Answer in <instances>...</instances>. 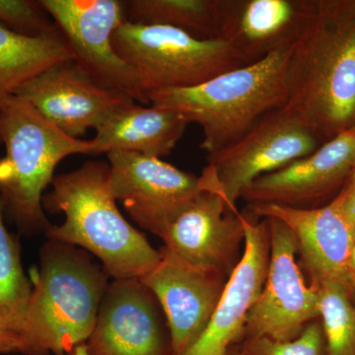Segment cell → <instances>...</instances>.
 Returning a JSON list of instances; mask_svg holds the SVG:
<instances>
[{
  "mask_svg": "<svg viewBox=\"0 0 355 355\" xmlns=\"http://www.w3.org/2000/svg\"><path fill=\"white\" fill-rule=\"evenodd\" d=\"M109 279L85 250L53 240L44 243L20 336V354L69 355L85 345Z\"/></svg>",
  "mask_w": 355,
  "mask_h": 355,
  "instance_id": "3957f363",
  "label": "cell"
},
{
  "mask_svg": "<svg viewBox=\"0 0 355 355\" xmlns=\"http://www.w3.org/2000/svg\"><path fill=\"white\" fill-rule=\"evenodd\" d=\"M2 144V139H1V135H0V146H1Z\"/></svg>",
  "mask_w": 355,
  "mask_h": 355,
  "instance_id": "4dcf8cb0",
  "label": "cell"
},
{
  "mask_svg": "<svg viewBox=\"0 0 355 355\" xmlns=\"http://www.w3.org/2000/svg\"><path fill=\"white\" fill-rule=\"evenodd\" d=\"M202 181L205 190L168 225L161 239L187 263L229 277L241 259L243 216L231 209L220 191Z\"/></svg>",
  "mask_w": 355,
  "mask_h": 355,
  "instance_id": "5bb4252c",
  "label": "cell"
},
{
  "mask_svg": "<svg viewBox=\"0 0 355 355\" xmlns=\"http://www.w3.org/2000/svg\"><path fill=\"white\" fill-rule=\"evenodd\" d=\"M69 355H88L85 345H79L76 349L72 350Z\"/></svg>",
  "mask_w": 355,
  "mask_h": 355,
  "instance_id": "f1b7e54d",
  "label": "cell"
},
{
  "mask_svg": "<svg viewBox=\"0 0 355 355\" xmlns=\"http://www.w3.org/2000/svg\"><path fill=\"white\" fill-rule=\"evenodd\" d=\"M229 355H241L240 354L239 345H234L232 349H230Z\"/></svg>",
  "mask_w": 355,
  "mask_h": 355,
  "instance_id": "f546056e",
  "label": "cell"
},
{
  "mask_svg": "<svg viewBox=\"0 0 355 355\" xmlns=\"http://www.w3.org/2000/svg\"><path fill=\"white\" fill-rule=\"evenodd\" d=\"M257 218H275L293 233L301 265L310 275L311 284L326 280L340 282L355 295L350 273V254L355 243V227L335 205L301 209L270 203L248 205Z\"/></svg>",
  "mask_w": 355,
  "mask_h": 355,
  "instance_id": "2e32d148",
  "label": "cell"
},
{
  "mask_svg": "<svg viewBox=\"0 0 355 355\" xmlns=\"http://www.w3.org/2000/svg\"><path fill=\"white\" fill-rule=\"evenodd\" d=\"M239 350L241 355H327L323 326L318 319L308 324L294 340L282 342L266 336L245 338Z\"/></svg>",
  "mask_w": 355,
  "mask_h": 355,
  "instance_id": "cb8c5ba5",
  "label": "cell"
},
{
  "mask_svg": "<svg viewBox=\"0 0 355 355\" xmlns=\"http://www.w3.org/2000/svg\"><path fill=\"white\" fill-rule=\"evenodd\" d=\"M331 203L335 205L355 227V162L343 184L342 191Z\"/></svg>",
  "mask_w": 355,
  "mask_h": 355,
  "instance_id": "484cf974",
  "label": "cell"
},
{
  "mask_svg": "<svg viewBox=\"0 0 355 355\" xmlns=\"http://www.w3.org/2000/svg\"><path fill=\"white\" fill-rule=\"evenodd\" d=\"M354 128V130H355V127H354V128Z\"/></svg>",
  "mask_w": 355,
  "mask_h": 355,
  "instance_id": "1f68e13d",
  "label": "cell"
},
{
  "mask_svg": "<svg viewBox=\"0 0 355 355\" xmlns=\"http://www.w3.org/2000/svg\"><path fill=\"white\" fill-rule=\"evenodd\" d=\"M245 250L231 273L209 323L190 349L182 355H229L244 340L246 320L261 293L270 263L268 219L242 214Z\"/></svg>",
  "mask_w": 355,
  "mask_h": 355,
  "instance_id": "9a60e30c",
  "label": "cell"
},
{
  "mask_svg": "<svg viewBox=\"0 0 355 355\" xmlns=\"http://www.w3.org/2000/svg\"><path fill=\"white\" fill-rule=\"evenodd\" d=\"M3 214L0 202V327L20 338L33 287L21 263L19 242L7 231Z\"/></svg>",
  "mask_w": 355,
  "mask_h": 355,
  "instance_id": "7402d4cb",
  "label": "cell"
},
{
  "mask_svg": "<svg viewBox=\"0 0 355 355\" xmlns=\"http://www.w3.org/2000/svg\"><path fill=\"white\" fill-rule=\"evenodd\" d=\"M113 44L135 70L147 97L159 91L195 87L246 65L225 42L200 41L165 26L125 21L114 32Z\"/></svg>",
  "mask_w": 355,
  "mask_h": 355,
  "instance_id": "8992f818",
  "label": "cell"
},
{
  "mask_svg": "<svg viewBox=\"0 0 355 355\" xmlns=\"http://www.w3.org/2000/svg\"><path fill=\"white\" fill-rule=\"evenodd\" d=\"M20 352L19 336L0 327V354H11V352Z\"/></svg>",
  "mask_w": 355,
  "mask_h": 355,
  "instance_id": "4316f807",
  "label": "cell"
},
{
  "mask_svg": "<svg viewBox=\"0 0 355 355\" xmlns=\"http://www.w3.org/2000/svg\"><path fill=\"white\" fill-rule=\"evenodd\" d=\"M188 125L174 110L132 103L96 130L93 155L125 151L162 159L171 154Z\"/></svg>",
  "mask_w": 355,
  "mask_h": 355,
  "instance_id": "d6986e66",
  "label": "cell"
},
{
  "mask_svg": "<svg viewBox=\"0 0 355 355\" xmlns=\"http://www.w3.org/2000/svg\"><path fill=\"white\" fill-rule=\"evenodd\" d=\"M125 22L165 26L200 41H214L219 34V0H132L125 2Z\"/></svg>",
  "mask_w": 355,
  "mask_h": 355,
  "instance_id": "44dd1931",
  "label": "cell"
},
{
  "mask_svg": "<svg viewBox=\"0 0 355 355\" xmlns=\"http://www.w3.org/2000/svg\"><path fill=\"white\" fill-rule=\"evenodd\" d=\"M69 58L71 53L60 33L31 38L0 25V107L23 84Z\"/></svg>",
  "mask_w": 355,
  "mask_h": 355,
  "instance_id": "ffe728a7",
  "label": "cell"
},
{
  "mask_svg": "<svg viewBox=\"0 0 355 355\" xmlns=\"http://www.w3.org/2000/svg\"><path fill=\"white\" fill-rule=\"evenodd\" d=\"M355 162V130L350 128L277 171L257 178L242 191L248 203L317 209L318 202L345 182Z\"/></svg>",
  "mask_w": 355,
  "mask_h": 355,
  "instance_id": "e0dca14e",
  "label": "cell"
},
{
  "mask_svg": "<svg viewBox=\"0 0 355 355\" xmlns=\"http://www.w3.org/2000/svg\"><path fill=\"white\" fill-rule=\"evenodd\" d=\"M293 44L195 87L151 93L149 104L174 110L200 125V148L207 155L216 153L241 139L266 114L286 106Z\"/></svg>",
  "mask_w": 355,
  "mask_h": 355,
  "instance_id": "277c9868",
  "label": "cell"
},
{
  "mask_svg": "<svg viewBox=\"0 0 355 355\" xmlns=\"http://www.w3.org/2000/svg\"><path fill=\"white\" fill-rule=\"evenodd\" d=\"M110 166L88 161L74 171L55 176L43 197L51 214L64 212L60 225H50L46 237L85 250L101 261L113 279H140L157 265L160 252L123 217L110 188Z\"/></svg>",
  "mask_w": 355,
  "mask_h": 355,
  "instance_id": "7a4b0ae2",
  "label": "cell"
},
{
  "mask_svg": "<svg viewBox=\"0 0 355 355\" xmlns=\"http://www.w3.org/2000/svg\"><path fill=\"white\" fill-rule=\"evenodd\" d=\"M320 141L286 110L263 116L234 144L207 156L203 172L231 209L257 178L277 171L316 151Z\"/></svg>",
  "mask_w": 355,
  "mask_h": 355,
  "instance_id": "ba28073f",
  "label": "cell"
},
{
  "mask_svg": "<svg viewBox=\"0 0 355 355\" xmlns=\"http://www.w3.org/2000/svg\"><path fill=\"white\" fill-rule=\"evenodd\" d=\"M0 135L6 156L0 159V202L22 234L46 233L51 223L43 191L55 168L70 155H93L92 139L70 137L44 118L30 103L12 96L0 107Z\"/></svg>",
  "mask_w": 355,
  "mask_h": 355,
  "instance_id": "5b68a950",
  "label": "cell"
},
{
  "mask_svg": "<svg viewBox=\"0 0 355 355\" xmlns=\"http://www.w3.org/2000/svg\"><path fill=\"white\" fill-rule=\"evenodd\" d=\"M350 273H352V282L355 288V243L350 254Z\"/></svg>",
  "mask_w": 355,
  "mask_h": 355,
  "instance_id": "83f0119b",
  "label": "cell"
},
{
  "mask_svg": "<svg viewBox=\"0 0 355 355\" xmlns=\"http://www.w3.org/2000/svg\"><path fill=\"white\" fill-rule=\"evenodd\" d=\"M159 252L157 265L139 279L164 312L174 355H182L202 335L229 277L191 265L164 246Z\"/></svg>",
  "mask_w": 355,
  "mask_h": 355,
  "instance_id": "4fadbf2b",
  "label": "cell"
},
{
  "mask_svg": "<svg viewBox=\"0 0 355 355\" xmlns=\"http://www.w3.org/2000/svg\"><path fill=\"white\" fill-rule=\"evenodd\" d=\"M314 6L309 0H219L218 40L254 64L295 43Z\"/></svg>",
  "mask_w": 355,
  "mask_h": 355,
  "instance_id": "ac0fdd59",
  "label": "cell"
},
{
  "mask_svg": "<svg viewBox=\"0 0 355 355\" xmlns=\"http://www.w3.org/2000/svg\"><path fill=\"white\" fill-rule=\"evenodd\" d=\"M0 25L31 38L60 33L41 0H0Z\"/></svg>",
  "mask_w": 355,
  "mask_h": 355,
  "instance_id": "d4e9b609",
  "label": "cell"
},
{
  "mask_svg": "<svg viewBox=\"0 0 355 355\" xmlns=\"http://www.w3.org/2000/svg\"><path fill=\"white\" fill-rule=\"evenodd\" d=\"M287 113L324 144L355 127V2L315 1L287 67Z\"/></svg>",
  "mask_w": 355,
  "mask_h": 355,
  "instance_id": "6da1fadb",
  "label": "cell"
},
{
  "mask_svg": "<svg viewBox=\"0 0 355 355\" xmlns=\"http://www.w3.org/2000/svg\"><path fill=\"white\" fill-rule=\"evenodd\" d=\"M110 188L133 221L161 238L205 189L202 177L161 158L125 151L107 153Z\"/></svg>",
  "mask_w": 355,
  "mask_h": 355,
  "instance_id": "30bf717a",
  "label": "cell"
},
{
  "mask_svg": "<svg viewBox=\"0 0 355 355\" xmlns=\"http://www.w3.org/2000/svg\"><path fill=\"white\" fill-rule=\"evenodd\" d=\"M317 286L327 355H355L354 294L334 280Z\"/></svg>",
  "mask_w": 355,
  "mask_h": 355,
  "instance_id": "603a6c76",
  "label": "cell"
},
{
  "mask_svg": "<svg viewBox=\"0 0 355 355\" xmlns=\"http://www.w3.org/2000/svg\"><path fill=\"white\" fill-rule=\"evenodd\" d=\"M69 46L72 60L102 87L149 106L135 70L114 50V32L125 21L120 0H41Z\"/></svg>",
  "mask_w": 355,
  "mask_h": 355,
  "instance_id": "52a82bcc",
  "label": "cell"
},
{
  "mask_svg": "<svg viewBox=\"0 0 355 355\" xmlns=\"http://www.w3.org/2000/svg\"><path fill=\"white\" fill-rule=\"evenodd\" d=\"M73 139H83L119 109L135 103L127 94L102 87L72 58L58 62L23 84L15 94Z\"/></svg>",
  "mask_w": 355,
  "mask_h": 355,
  "instance_id": "7c38bea8",
  "label": "cell"
},
{
  "mask_svg": "<svg viewBox=\"0 0 355 355\" xmlns=\"http://www.w3.org/2000/svg\"><path fill=\"white\" fill-rule=\"evenodd\" d=\"M85 347L88 355H174L164 312L139 279L109 282Z\"/></svg>",
  "mask_w": 355,
  "mask_h": 355,
  "instance_id": "8fae6325",
  "label": "cell"
},
{
  "mask_svg": "<svg viewBox=\"0 0 355 355\" xmlns=\"http://www.w3.org/2000/svg\"><path fill=\"white\" fill-rule=\"evenodd\" d=\"M265 219L270 226V263L261 293L248 314L244 340L266 336L286 342L319 319V286L306 284L291 229L277 219Z\"/></svg>",
  "mask_w": 355,
  "mask_h": 355,
  "instance_id": "9c48e42d",
  "label": "cell"
}]
</instances>
